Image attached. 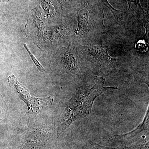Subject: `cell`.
I'll list each match as a JSON object with an SVG mask.
<instances>
[{"label": "cell", "mask_w": 149, "mask_h": 149, "mask_svg": "<svg viewBox=\"0 0 149 149\" xmlns=\"http://www.w3.org/2000/svg\"><path fill=\"white\" fill-rule=\"evenodd\" d=\"M100 1L102 4L105 6L109 9L111 10L112 13H113L114 11H118L117 10H116V9H115L111 6L110 4L109 3L108 1L107 0H100Z\"/></svg>", "instance_id": "7c38bea8"}, {"label": "cell", "mask_w": 149, "mask_h": 149, "mask_svg": "<svg viewBox=\"0 0 149 149\" xmlns=\"http://www.w3.org/2000/svg\"><path fill=\"white\" fill-rule=\"evenodd\" d=\"M23 46H24V47L25 48V49H26V51L28 52L29 56H30V57L32 58V61H33V62L34 63H35L36 66H37V68H38V69L40 70V72H44V71H45V68H44L42 65L40 64V62L38 61L37 60L36 58L35 57V56L33 55L32 53L30 52V51H29V49H28L27 45L25 44H23Z\"/></svg>", "instance_id": "ba28073f"}, {"label": "cell", "mask_w": 149, "mask_h": 149, "mask_svg": "<svg viewBox=\"0 0 149 149\" xmlns=\"http://www.w3.org/2000/svg\"><path fill=\"white\" fill-rule=\"evenodd\" d=\"M8 81L12 89L16 92L19 97L27 107L26 114H36L44 109L52 105L54 99L51 97L38 98L31 95L29 90L19 83L14 74L8 78Z\"/></svg>", "instance_id": "7a4b0ae2"}, {"label": "cell", "mask_w": 149, "mask_h": 149, "mask_svg": "<svg viewBox=\"0 0 149 149\" xmlns=\"http://www.w3.org/2000/svg\"><path fill=\"white\" fill-rule=\"evenodd\" d=\"M105 81L102 76L96 77L76 89L62 109L57 129V139L72 123L91 113L95 100L99 96L109 89H117L114 87H104Z\"/></svg>", "instance_id": "6da1fadb"}, {"label": "cell", "mask_w": 149, "mask_h": 149, "mask_svg": "<svg viewBox=\"0 0 149 149\" xmlns=\"http://www.w3.org/2000/svg\"><path fill=\"white\" fill-rule=\"evenodd\" d=\"M49 126L47 123L29 130L22 141L20 149H44L48 145Z\"/></svg>", "instance_id": "3957f363"}, {"label": "cell", "mask_w": 149, "mask_h": 149, "mask_svg": "<svg viewBox=\"0 0 149 149\" xmlns=\"http://www.w3.org/2000/svg\"><path fill=\"white\" fill-rule=\"evenodd\" d=\"M137 47L138 49L141 51V52H144L145 49H146L147 48V44L145 42V40H140L138 41L137 43Z\"/></svg>", "instance_id": "8fae6325"}, {"label": "cell", "mask_w": 149, "mask_h": 149, "mask_svg": "<svg viewBox=\"0 0 149 149\" xmlns=\"http://www.w3.org/2000/svg\"><path fill=\"white\" fill-rule=\"evenodd\" d=\"M149 107L143 121L134 130L125 134L115 135L114 137L117 139H132L138 133L145 130H149Z\"/></svg>", "instance_id": "8992f818"}, {"label": "cell", "mask_w": 149, "mask_h": 149, "mask_svg": "<svg viewBox=\"0 0 149 149\" xmlns=\"http://www.w3.org/2000/svg\"><path fill=\"white\" fill-rule=\"evenodd\" d=\"M90 147L89 149H128L127 147H118V148H111V147L104 146L95 143L90 141Z\"/></svg>", "instance_id": "9c48e42d"}, {"label": "cell", "mask_w": 149, "mask_h": 149, "mask_svg": "<svg viewBox=\"0 0 149 149\" xmlns=\"http://www.w3.org/2000/svg\"><path fill=\"white\" fill-rule=\"evenodd\" d=\"M84 49L89 57L95 61H108L112 59L109 55L107 50L103 46L89 45L85 46Z\"/></svg>", "instance_id": "277c9868"}, {"label": "cell", "mask_w": 149, "mask_h": 149, "mask_svg": "<svg viewBox=\"0 0 149 149\" xmlns=\"http://www.w3.org/2000/svg\"><path fill=\"white\" fill-rule=\"evenodd\" d=\"M63 59L65 65L70 71L76 72L79 71L78 56L74 51L66 52Z\"/></svg>", "instance_id": "52a82bcc"}, {"label": "cell", "mask_w": 149, "mask_h": 149, "mask_svg": "<svg viewBox=\"0 0 149 149\" xmlns=\"http://www.w3.org/2000/svg\"><path fill=\"white\" fill-rule=\"evenodd\" d=\"M128 149H149V143L127 147Z\"/></svg>", "instance_id": "30bf717a"}, {"label": "cell", "mask_w": 149, "mask_h": 149, "mask_svg": "<svg viewBox=\"0 0 149 149\" xmlns=\"http://www.w3.org/2000/svg\"><path fill=\"white\" fill-rule=\"evenodd\" d=\"M128 4V8H130V5L131 3L135 4L136 6H140V2H139V0H127Z\"/></svg>", "instance_id": "4fadbf2b"}, {"label": "cell", "mask_w": 149, "mask_h": 149, "mask_svg": "<svg viewBox=\"0 0 149 149\" xmlns=\"http://www.w3.org/2000/svg\"><path fill=\"white\" fill-rule=\"evenodd\" d=\"M77 27L75 31L77 35H82L88 32L90 21V13L88 4L85 2L82 4L77 15Z\"/></svg>", "instance_id": "5b68a950"}]
</instances>
